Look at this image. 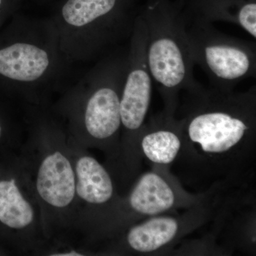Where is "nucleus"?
I'll return each mask as SVG.
<instances>
[{
	"instance_id": "9b49d317",
	"label": "nucleus",
	"mask_w": 256,
	"mask_h": 256,
	"mask_svg": "<svg viewBox=\"0 0 256 256\" xmlns=\"http://www.w3.org/2000/svg\"><path fill=\"white\" fill-rule=\"evenodd\" d=\"M178 220L170 216H156L134 226L128 232V245L140 252H156L169 244L178 234Z\"/></svg>"
},
{
	"instance_id": "39448f33",
	"label": "nucleus",
	"mask_w": 256,
	"mask_h": 256,
	"mask_svg": "<svg viewBox=\"0 0 256 256\" xmlns=\"http://www.w3.org/2000/svg\"><path fill=\"white\" fill-rule=\"evenodd\" d=\"M36 191L48 206L64 208L76 195V174L70 160L60 151L45 156L37 172Z\"/></svg>"
},
{
	"instance_id": "6e6552de",
	"label": "nucleus",
	"mask_w": 256,
	"mask_h": 256,
	"mask_svg": "<svg viewBox=\"0 0 256 256\" xmlns=\"http://www.w3.org/2000/svg\"><path fill=\"white\" fill-rule=\"evenodd\" d=\"M143 132L141 149L150 161L168 164L176 159L183 141L181 121L174 120V114L164 112Z\"/></svg>"
},
{
	"instance_id": "4468645a",
	"label": "nucleus",
	"mask_w": 256,
	"mask_h": 256,
	"mask_svg": "<svg viewBox=\"0 0 256 256\" xmlns=\"http://www.w3.org/2000/svg\"><path fill=\"white\" fill-rule=\"evenodd\" d=\"M52 256H82V254H80V252H74V250H72V252H62V254H52Z\"/></svg>"
},
{
	"instance_id": "f257e3e1",
	"label": "nucleus",
	"mask_w": 256,
	"mask_h": 256,
	"mask_svg": "<svg viewBox=\"0 0 256 256\" xmlns=\"http://www.w3.org/2000/svg\"><path fill=\"white\" fill-rule=\"evenodd\" d=\"M140 15L146 25V56L153 82L173 114L180 92L204 90L194 76V62L188 45L181 0H144Z\"/></svg>"
},
{
	"instance_id": "0eeeda50",
	"label": "nucleus",
	"mask_w": 256,
	"mask_h": 256,
	"mask_svg": "<svg viewBox=\"0 0 256 256\" xmlns=\"http://www.w3.org/2000/svg\"><path fill=\"white\" fill-rule=\"evenodd\" d=\"M114 86L98 88L87 102L85 126L92 138L105 140L116 136L122 122L120 96Z\"/></svg>"
},
{
	"instance_id": "1a4fd4ad",
	"label": "nucleus",
	"mask_w": 256,
	"mask_h": 256,
	"mask_svg": "<svg viewBox=\"0 0 256 256\" xmlns=\"http://www.w3.org/2000/svg\"><path fill=\"white\" fill-rule=\"evenodd\" d=\"M174 190L162 176L154 172L143 174L129 197L131 208L140 214L156 216L174 205Z\"/></svg>"
},
{
	"instance_id": "423d86ee",
	"label": "nucleus",
	"mask_w": 256,
	"mask_h": 256,
	"mask_svg": "<svg viewBox=\"0 0 256 256\" xmlns=\"http://www.w3.org/2000/svg\"><path fill=\"white\" fill-rule=\"evenodd\" d=\"M188 18L237 25L256 38V0H181Z\"/></svg>"
},
{
	"instance_id": "7ed1b4c3",
	"label": "nucleus",
	"mask_w": 256,
	"mask_h": 256,
	"mask_svg": "<svg viewBox=\"0 0 256 256\" xmlns=\"http://www.w3.org/2000/svg\"><path fill=\"white\" fill-rule=\"evenodd\" d=\"M184 14L194 62L206 74L212 88L234 92L239 82L256 78V41L226 34L213 23Z\"/></svg>"
},
{
	"instance_id": "ddd939ff",
	"label": "nucleus",
	"mask_w": 256,
	"mask_h": 256,
	"mask_svg": "<svg viewBox=\"0 0 256 256\" xmlns=\"http://www.w3.org/2000/svg\"><path fill=\"white\" fill-rule=\"evenodd\" d=\"M118 0H68L62 10L64 20L80 26L107 20L117 10Z\"/></svg>"
},
{
	"instance_id": "f8f14e48",
	"label": "nucleus",
	"mask_w": 256,
	"mask_h": 256,
	"mask_svg": "<svg viewBox=\"0 0 256 256\" xmlns=\"http://www.w3.org/2000/svg\"><path fill=\"white\" fill-rule=\"evenodd\" d=\"M33 206L14 178L0 181V222L14 230L28 228L34 220Z\"/></svg>"
},
{
	"instance_id": "9d476101",
	"label": "nucleus",
	"mask_w": 256,
	"mask_h": 256,
	"mask_svg": "<svg viewBox=\"0 0 256 256\" xmlns=\"http://www.w3.org/2000/svg\"><path fill=\"white\" fill-rule=\"evenodd\" d=\"M76 194L82 201L104 204L114 195L112 178L102 164L90 156H82L76 164Z\"/></svg>"
},
{
	"instance_id": "f03ea898",
	"label": "nucleus",
	"mask_w": 256,
	"mask_h": 256,
	"mask_svg": "<svg viewBox=\"0 0 256 256\" xmlns=\"http://www.w3.org/2000/svg\"><path fill=\"white\" fill-rule=\"evenodd\" d=\"M188 95L192 101L180 120L182 139L203 156H225L254 137L256 86L237 94L210 88Z\"/></svg>"
},
{
	"instance_id": "20e7f679",
	"label": "nucleus",
	"mask_w": 256,
	"mask_h": 256,
	"mask_svg": "<svg viewBox=\"0 0 256 256\" xmlns=\"http://www.w3.org/2000/svg\"><path fill=\"white\" fill-rule=\"evenodd\" d=\"M130 67L120 96L121 122L130 132L142 130L149 110L153 79L146 62V25L138 14L132 33Z\"/></svg>"
}]
</instances>
